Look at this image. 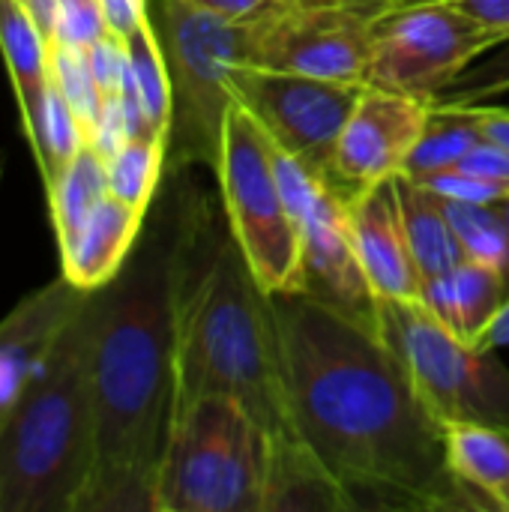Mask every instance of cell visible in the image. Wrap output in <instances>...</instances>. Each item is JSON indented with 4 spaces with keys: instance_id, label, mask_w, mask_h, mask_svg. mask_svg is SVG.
Segmentation results:
<instances>
[{
    "instance_id": "1",
    "label": "cell",
    "mask_w": 509,
    "mask_h": 512,
    "mask_svg": "<svg viewBox=\"0 0 509 512\" xmlns=\"http://www.w3.org/2000/svg\"><path fill=\"white\" fill-rule=\"evenodd\" d=\"M270 300L294 429L354 510H477L444 423L378 330L309 291Z\"/></svg>"
},
{
    "instance_id": "2",
    "label": "cell",
    "mask_w": 509,
    "mask_h": 512,
    "mask_svg": "<svg viewBox=\"0 0 509 512\" xmlns=\"http://www.w3.org/2000/svg\"><path fill=\"white\" fill-rule=\"evenodd\" d=\"M180 195L147 213L123 270L99 288L90 354L96 468L84 512H153L177 399Z\"/></svg>"
},
{
    "instance_id": "3",
    "label": "cell",
    "mask_w": 509,
    "mask_h": 512,
    "mask_svg": "<svg viewBox=\"0 0 509 512\" xmlns=\"http://www.w3.org/2000/svg\"><path fill=\"white\" fill-rule=\"evenodd\" d=\"M201 198L180 195L174 330V414L201 396H231L252 411L267 438L297 435L273 300L255 279L231 231H216Z\"/></svg>"
},
{
    "instance_id": "4",
    "label": "cell",
    "mask_w": 509,
    "mask_h": 512,
    "mask_svg": "<svg viewBox=\"0 0 509 512\" xmlns=\"http://www.w3.org/2000/svg\"><path fill=\"white\" fill-rule=\"evenodd\" d=\"M96 315L99 288L84 294L0 414V512H84L96 468Z\"/></svg>"
},
{
    "instance_id": "5",
    "label": "cell",
    "mask_w": 509,
    "mask_h": 512,
    "mask_svg": "<svg viewBox=\"0 0 509 512\" xmlns=\"http://www.w3.org/2000/svg\"><path fill=\"white\" fill-rule=\"evenodd\" d=\"M267 432L231 396L180 408L162 453L153 512H264Z\"/></svg>"
},
{
    "instance_id": "6",
    "label": "cell",
    "mask_w": 509,
    "mask_h": 512,
    "mask_svg": "<svg viewBox=\"0 0 509 512\" xmlns=\"http://www.w3.org/2000/svg\"><path fill=\"white\" fill-rule=\"evenodd\" d=\"M171 78L168 162L216 168L231 105L234 66L249 57V18H225L192 0H150Z\"/></svg>"
},
{
    "instance_id": "7",
    "label": "cell",
    "mask_w": 509,
    "mask_h": 512,
    "mask_svg": "<svg viewBox=\"0 0 509 512\" xmlns=\"http://www.w3.org/2000/svg\"><path fill=\"white\" fill-rule=\"evenodd\" d=\"M213 171L228 231L261 288L267 294L306 291L303 231L285 195L273 141L240 102H234L225 117Z\"/></svg>"
},
{
    "instance_id": "8",
    "label": "cell",
    "mask_w": 509,
    "mask_h": 512,
    "mask_svg": "<svg viewBox=\"0 0 509 512\" xmlns=\"http://www.w3.org/2000/svg\"><path fill=\"white\" fill-rule=\"evenodd\" d=\"M375 330L405 363L441 423H483L509 435V369L423 300H375Z\"/></svg>"
},
{
    "instance_id": "9",
    "label": "cell",
    "mask_w": 509,
    "mask_h": 512,
    "mask_svg": "<svg viewBox=\"0 0 509 512\" xmlns=\"http://www.w3.org/2000/svg\"><path fill=\"white\" fill-rule=\"evenodd\" d=\"M408 0H270L249 18L246 63L366 84L381 21Z\"/></svg>"
},
{
    "instance_id": "10",
    "label": "cell",
    "mask_w": 509,
    "mask_h": 512,
    "mask_svg": "<svg viewBox=\"0 0 509 512\" xmlns=\"http://www.w3.org/2000/svg\"><path fill=\"white\" fill-rule=\"evenodd\" d=\"M507 39L450 0H408L381 21L366 84L432 102Z\"/></svg>"
},
{
    "instance_id": "11",
    "label": "cell",
    "mask_w": 509,
    "mask_h": 512,
    "mask_svg": "<svg viewBox=\"0 0 509 512\" xmlns=\"http://www.w3.org/2000/svg\"><path fill=\"white\" fill-rule=\"evenodd\" d=\"M363 87L252 63H240L231 72L234 99L258 120L267 138L309 174L333 183L336 144Z\"/></svg>"
},
{
    "instance_id": "12",
    "label": "cell",
    "mask_w": 509,
    "mask_h": 512,
    "mask_svg": "<svg viewBox=\"0 0 509 512\" xmlns=\"http://www.w3.org/2000/svg\"><path fill=\"white\" fill-rule=\"evenodd\" d=\"M273 153H276V168L285 195L303 231L306 291L375 327V297L360 270L351 240V222H348L351 195H345L333 180H321L309 174L276 144Z\"/></svg>"
},
{
    "instance_id": "13",
    "label": "cell",
    "mask_w": 509,
    "mask_h": 512,
    "mask_svg": "<svg viewBox=\"0 0 509 512\" xmlns=\"http://www.w3.org/2000/svg\"><path fill=\"white\" fill-rule=\"evenodd\" d=\"M429 117V102L366 84L336 144V186L345 195H354L399 177L423 138Z\"/></svg>"
},
{
    "instance_id": "14",
    "label": "cell",
    "mask_w": 509,
    "mask_h": 512,
    "mask_svg": "<svg viewBox=\"0 0 509 512\" xmlns=\"http://www.w3.org/2000/svg\"><path fill=\"white\" fill-rule=\"evenodd\" d=\"M351 240L375 300H420L423 282L405 234L396 183L384 180L348 198Z\"/></svg>"
},
{
    "instance_id": "15",
    "label": "cell",
    "mask_w": 509,
    "mask_h": 512,
    "mask_svg": "<svg viewBox=\"0 0 509 512\" xmlns=\"http://www.w3.org/2000/svg\"><path fill=\"white\" fill-rule=\"evenodd\" d=\"M84 288L72 285L63 273L45 288L24 297L0 321V414L9 408L54 333L84 300Z\"/></svg>"
},
{
    "instance_id": "16",
    "label": "cell",
    "mask_w": 509,
    "mask_h": 512,
    "mask_svg": "<svg viewBox=\"0 0 509 512\" xmlns=\"http://www.w3.org/2000/svg\"><path fill=\"white\" fill-rule=\"evenodd\" d=\"M147 213L108 192L72 240L60 246V273L84 291L108 285L129 261Z\"/></svg>"
},
{
    "instance_id": "17",
    "label": "cell",
    "mask_w": 509,
    "mask_h": 512,
    "mask_svg": "<svg viewBox=\"0 0 509 512\" xmlns=\"http://www.w3.org/2000/svg\"><path fill=\"white\" fill-rule=\"evenodd\" d=\"M264 512H348L354 501L300 435L267 438Z\"/></svg>"
},
{
    "instance_id": "18",
    "label": "cell",
    "mask_w": 509,
    "mask_h": 512,
    "mask_svg": "<svg viewBox=\"0 0 509 512\" xmlns=\"http://www.w3.org/2000/svg\"><path fill=\"white\" fill-rule=\"evenodd\" d=\"M441 321H447L459 336L474 345L492 348V333L507 309V279L504 270L486 261L462 258L453 276L420 297Z\"/></svg>"
},
{
    "instance_id": "19",
    "label": "cell",
    "mask_w": 509,
    "mask_h": 512,
    "mask_svg": "<svg viewBox=\"0 0 509 512\" xmlns=\"http://www.w3.org/2000/svg\"><path fill=\"white\" fill-rule=\"evenodd\" d=\"M0 51L12 78L18 111L24 120V135L33 144L45 123L51 69H48V39L21 6V0H0Z\"/></svg>"
},
{
    "instance_id": "20",
    "label": "cell",
    "mask_w": 509,
    "mask_h": 512,
    "mask_svg": "<svg viewBox=\"0 0 509 512\" xmlns=\"http://www.w3.org/2000/svg\"><path fill=\"white\" fill-rule=\"evenodd\" d=\"M396 183V198L405 222V234L411 243V255L420 270L423 291L447 282L453 270L462 264L465 252L462 243L450 225L444 198L423 180H414L408 174L393 177Z\"/></svg>"
},
{
    "instance_id": "21",
    "label": "cell",
    "mask_w": 509,
    "mask_h": 512,
    "mask_svg": "<svg viewBox=\"0 0 509 512\" xmlns=\"http://www.w3.org/2000/svg\"><path fill=\"white\" fill-rule=\"evenodd\" d=\"M447 465L477 510H498L495 492L509 480V435L483 423H444Z\"/></svg>"
},
{
    "instance_id": "22",
    "label": "cell",
    "mask_w": 509,
    "mask_h": 512,
    "mask_svg": "<svg viewBox=\"0 0 509 512\" xmlns=\"http://www.w3.org/2000/svg\"><path fill=\"white\" fill-rule=\"evenodd\" d=\"M45 189H48L54 234H57V243L63 246L84 225L93 207L108 195V162L99 150L84 144L81 153Z\"/></svg>"
},
{
    "instance_id": "23",
    "label": "cell",
    "mask_w": 509,
    "mask_h": 512,
    "mask_svg": "<svg viewBox=\"0 0 509 512\" xmlns=\"http://www.w3.org/2000/svg\"><path fill=\"white\" fill-rule=\"evenodd\" d=\"M126 60H129V81L135 90V99L141 105L144 123L150 135H165L171 132V78H168V63L165 51L159 42V33L153 27V18L141 21L126 39Z\"/></svg>"
},
{
    "instance_id": "24",
    "label": "cell",
    "mask_w": 509,
    "mask_h": 512,
    "mask_svg": "<svg viewBox=\"0 0 509 512\" xmlns=\"http://www.w3.org/2000/svg\"><path fill=\"white\" fill-rule=\"evenodd\" d=\"M108 162V192L132 207L150 210L168 162L165 135H135Z\"/></svg>"
},
{
    "instance_id": "25",
    "label": "cell",
    "mask_w": 509,
    "mask_h": 512,
    "mask_svg": "<svg viewBox=\"0 0 509 512\" xmlns=\"http://www.w3.org/2000/svg\"><path fill=\"white\" fill-rule=\"evenodd\" d=\"M477 141H483V135L468 108H432L429 126H426L423 138L417 141L402 174H408L414 180H429V177L453 168Z\"/></svg>"
},
{
    "instance_id": "26",
    "label": "cell",
    "mask_w": 509,
    "mask_h": 512,
    "mask_svg": "<svg viewBox=\"0 0 509 512\" xmlns=\"http://www.w3.org/2000/svg\"><path fill=\"white\" fill-rule=\"evenodd\" d=\"M444 207L462 243L465 258L495 264L507 273L509 231L501 210L495 204H474V201H459V198H444Z\"/></svg>"
},
{
    "instance_id": "27",
    "label": "cell",
    "mask_w": 509,
    "mask_h": 512,
    "mask_svg": "<svg viewBox=\"0 0 509 512\" xmlns=\"http://www.w3.org/2000/svg\"><path fill=\"white\" fill-rule=\"evenodd\" d=\"M48 69H51V81L57 84V90L72 105L75 117L81 120V126L87 132V144H90V132L96 126L105 96L93 78L87 48H75V45L51 39L48 42Z\"/></svg>"
},
{
    "instance_id": "28",
    "label": "cell",
    "mask_w": 509,
    "mask_h": 512,
    "mask_svg": "<svg viewBox=\"0 0 509 512\" xmlns=\"http://www.w3.org/2000/svg\"><path fill=\"white\" fill-rule=\"evenodd\" d=\"M509 93V39L492 48L483 63L465 69L441 96H435L432 108H477Z\"/></svg>"
},
{
    "instance_id": "29",
    "label": "cell",
    "mask_w": 509,
    "mask_h": 512,
    "mask_svg": "<svg viewBox=\"0 0 509 512\" xmlns=\"http://www.w3.org/2000/svg\"><path fill=\"white\" fill-rule=\"evenodd\" d=\"M108 30L105 15L99 0H60V12H57V27H54V39L75 45V48H87L96 39H102Z\"/></svg>"
},
{
    "instance_id": "30",
    "label": "cell",
    "mask_w": 509,
    "mask_h": 512,
    "mask_svg": "<svg viewBox=\"0 0 509 512\" xmlns=\"http://www.w3.org/2000/svg\"><path fill=\"white\" fill-rule=\"evenodd\" d=\"M423 183H429L444 198H459V201H474V204H498V201L509 198V183L483 180V177L465 174L459 168H447Z\"/></svg>"
},
{
    "instance_id": "31",
    "label": "cell",
    "mask_w": 509,
    "mask_h": 512,
    "mask_svg": "<svg viewBox=\"0 0 509 512\" xmlns=\"http://www.w3.org/2000/svg\"><path fill=\"white\" fill-rule=\"evenodd\" d=\"M87 60L93 69V78L102 90V96H117L126 78V42L114 33H105L93 45H87Z\"/></svg>"
},
{
    "instance_id": "32",
    "label": "cell",
    "mask_w": 509,
    "mask_h": 512,
    "mask_svg": "<svg viewBox=\"0 0 509 512\" xmlns=\"http://www.w3.org/2000/svg\"><path fill=\"white\" fill-rule=\"evenodd\" d=\"M105 24L114 36L126 39L141 21L150 18V0H99Z\"/></svg>"
},
{
    "instance_id": "33",
    "label": "cell",
    "mask_w": 509,
    "mask_h": 512,
    "mask_svg": "<svg viewBox=\"0 0 509 512\" xmlns=\"http://www.w3.org/2000/svg\"><path fill=\"white\" fill-rule=\"evenodd\" d=\"M477 120V129L486 141H495L498 147H504L509 153V111L507 108H495V105H477L468 108Z\"/></svg>"
},
{
    "instance_id": "34",
    "label": "cell",
    "mask_w": 509,
    "mask_h": 512,
    "mask_svg": "<svg viewBox=\"0 0 509 512\" xmlns=\"http://www.w3.org/2000/svg\"><path fill=\"white\" fill-rule=\"evenodd\" d=\"M450 3H456L477 21L509 33V0H450Z\"/></svg>"
},
{
    "instance_id": "35",
    "label": "cell",
    "mask_w": 509,
    "mask_h": 512,
    "mask_svg": "<svg viewBox=\"0 0 509 512\" xmlns=\"http://www.w3.org/2000/svg\"><path fill=\"white\" fill-rule=\"evenodd\" d=\"M192 3H198V6H204V9H210V12H219V15H225V18H252V15H258L270 0H192Z\"/></svg>"
},
{
    "instance_id": "36",
    "label": "cell",
    "mask_w": 509,
    "mask_h": 512,
    "mask_svg": "<svg viewBox=\"0 0 509 512\" xmlns=\"http://www.w3.org/2000/svg\"><path fill=\"white\" fill-rule=\"evenodd\" d=\"M21 6L30 12V18L36 21V27L45 33V39H54V27H57V12H60V0H21Z\"/></svg>"
},
{
    "instance_id": "37",
    "label": "cell",
    "mask_w": 509,
    "mask_h": 512,
    "mask_svg": "<svg viewBox=\"0 0 509 512\" xmlns=\"http://www.w3.org/2000/svg\"><path fill=\"white\" fill-rule=\"evenodd\" d=\"M501 336H509V303H507V309H504V315H501V318H498V324H495L492 342H495V339H501Z\"/></svg>"
},
{
    "instance_id": "38",
    "label": "cell",
    "mask_w": 509,
    "mask_h": 512,
    "mask_svg": "<svg viewBox=\"0 0 509 512\" xmlns=\"http://www.w3.org/2000/svg\"><path fill=\"white\" fill-rule=\"evenodd\" d=\"M495 504H498V510L509 512V480L495 492Z\"/></svg>"
},
{
    "instance_id": "39",
    "label": "cell",
    "mask_w": 509,
    "mask_h": 512,
    "mask_svg": "<svg viewBox=\"0 0 509 512\" xmlns=\"http://www.w3.org/2000/svg\"><path fill=\"white\" fill-rule=\"evenodd\" d=\"M495 207L501 210V216H504V222H507V231H509V198H504V201H498ZM504 279H507V297H509V267H507V273H504ZM507 303H509V300H507Z\"/></svg>"
},
{
    "instance_id": "40",
    "label": "cell",
    "mask_w": 509,
    "mask_h": 512,
    "mask_svg": "<svg viewBox=\"0 0 509 512\" xmlns=\"http://www.w3.org/2000/svg\"><path fill=\"white\" fill-rule=\"evenodd\" d=\"M0 177H3V159H0Z\"/></svg>"
}]
</instances>
